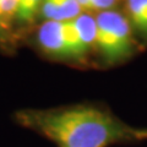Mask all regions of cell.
I'll return each instance as SVG.
<instances>
[{"mask_svg": "<svg viewBox=\"0 0 147 147\" xmlns=\"http://www.w3.org/2000/svg\"><path fill=\"white\" fill-rule=\"evenodd\" d=\"M82 12L77 0H43L40 6L45 21H71Z\"/></svg>", "mask_w": 147, "mask_h": 147, "instance_id": "277c9868", "label": "cell"}, {"mask_svg": "<svg viewBox=\"0 0 147 147\" xmlns=\"http://www.w3.org/2000/svg\"><path fill=\"white\" fill-rule=\"evenodd\" d=\"M37 43L47 57L57 60L85 65L91 57L74 20L43 22L37 32Z\"/></svg>", "mask_w": 147, "mask_h": 147, "instance_id": "3957f363", "label": "cell"}, {"mask_svg": "<svg viewBox=\"0 0 147 147\" xmlns=\"http://www.w3.org/2000/svg\"><path fill=\"white\" fill-rule=\"evenodd\" d=\"M18 0H0V30H6L15 20Z\"/></svg>", "mask_w": 147, "mask_h": 147, "instance_id": "52a82bcc", "label": "cell"}, {"mask_svg": "<svg viewBox=\"0 0 147 147\" xmlns=\"http://www.w3.org/2000/svg\"><path fill=\"white\" fill-rule=\"evenodd\" d=\"M126 17L142 40H147V0H126Z\"/></svg>", "mask_w": 147, "mask_h": 147, "instance_id": "5b68a950", "label": "cell"}, {"mask_svg": "<svg viewBox=\"0 0 147 147\" xmlns=\"http://www.w3.org/2000/svg\"><path fill=\"white\" fill-rule=\"evenodd\" d=\"M96 52L104 66H115L136 53L137 44L129 18L117 10H104L96 16Z\"/></svg>", "mask_w": 147, "mask_h": 147, "instance_id": "7a4b0ae2", "label": "cell"}, {"mask_svg": "<svg viewBox=\"0 0 147 147\" xmlns=\"http://www.w3.org/2000/svg\"><path fill=\"white\" fill-rule=\"evenodd\" d=\"M117 0H77L80 4L82 10L86 12L91 11H104L110 10L114 5H115Z\"/></svg>", "mask_w": 147, "mask_h": 147, "instance_id": "ba28073f", "label": "cell"}, {"mask_svg": "<svg viewBox=\"0 0 147 147\" xmlns=\"http://www.w3.org/2000/svg\"><path fill=\"white\" fill-rule=\"evenodd\" d=\"M22 125L39 132L58 147H109L147 140V129L125 124L99 104L81 103L17 114Z\"/></svg>", "mask_w": 147, "mask_h": 147, "instance_id": "6da1fadb", "label": "cell"}, {"mask_svg": "<svg viewBox=\"0 0 147 147\" xmlns=\"http://www.w3.org/2000/svg\"><path fill=\"white\" fill-rule=\"evenodd\" d=\"M43 0H18L15 21L20 25H28L40 11Z\"/></svg>", "mask_w": 147, "mask_h": 147, "instance_id": "8992f818", "label": "cell"}]
</instances>
